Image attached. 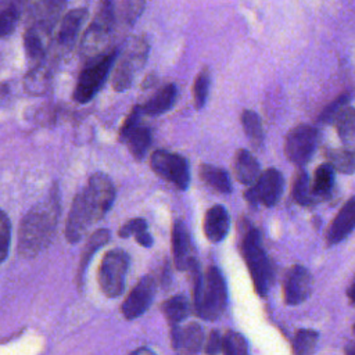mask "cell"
<instances>
[{"mask_svg": "<svg viewBox=\"0 0 355 355\" xmlns=\"http://www.w3.org/2000/svg\"><path fill=\"white\" fill-rule=\"evenodd\" d=\"M355 229V197H351L334 216L326 232L327 244L333 245L344 240Z\"/></svg>", "mask_w": 355, "mask_h": 355, "instance_id": "obj_16", "label": "cell"}, {"mask_svg": "<svg viewBox=\"0 0 355 355\" xmlns=\"http://www.w3.org/2000/svg\"><path fill=\"white\" fill-rule=\"evenodd\" d=\"M93 222H97V218L82 189L76 194L67 219V225H65L67 240L69 243H78Z\"/></svg>", "mask_w": 355, "mask_h": 355, "instance_id": "obj_11", "label": "cell"}, {"mask_svg": "<svg viewBox=\"0 0 355 355\" xmlns=\"http://www.w3.org/2000/svg\"><path fill=\"white\" fill-rule=\"evenodd\" d=\"M60 215L57 189L24 216L18 230V251L25 258L42 252L51 241Z\"/></svg>", "mask_w": 355, "mask_h": 355, "instance_id": "obj_1", "label": "cell"}, {"mask_svg": "<svg viewBox=\"0 0 355 355\" xmlns=\"http://www.w3.org/2000/svg\"><path fill=\"white\" fill-rule=\"evenodd\" d=\"M155 293V282L151 276H144L129 293L122 304V313L126 319L141 316L150 306Z\"/></svg>", "mask_w": 355, "mask_h": 355, "instance_id": "obj_14", "label": "cell"}, {"mask_svg": "<svg viewBox=\"0 0 355 355\" xmlns=\"http://www.w3.org/2000/svg\"><path fill=\"white\" fill-rule=\"evenodd\" d=\"M18 15L19 12L17 7L12 4L0 10V37L7 36L14 31L18 21Z\"/></svg>", "mask_w": 355, "mask_h": 355, "instance_id": "obj_37", "label": "cell"}, {"mask_svg": "<svg viewBox=\"0 0 355 355\" xmlns=\"http://www.w3.org/2000/svg\"><path fill=\"white\" fill-rule=\"evenodd\" d=\"M312 293V276L302 265H293L283 279V298L287 305H300Z\"/></svg>", "mask_w": 355, "mask_h": 355, "instance_id": "obj_13", "label": "cell"}, {"mask_svg": "<svg viewBox=\"0 0 355 355\" xmlns=\"http://www.w3.org/2000/svg\"><path fill=\"white\" fill-rule=\"evenodd\" d=\"M47 39L49 36L40 33L39 31L33 28H28L25 35H24V46H25V53L29 64L32 68L40 65V62L44 58L46 54V47H47Z\"/></svg>", "mask_w": 355, "mask_h": 355, "instance_id": "obj_21", "label": "cell"}, {"mask_svg": "<svg viewBox=\"0 0 355 355\" xmlns=\"http://www.w3.org/2000/svg\"><path fill=\"white\" fill-rule=\"evenodd\" d=\"M229 227L230 219L225 207L214 205L207 211L204 216V233L211 243L222 241L227 236Z\"/></svg>", "mask_w": 355, "mask_h": 355, "instance_id": "obj_17", "label": "cell"}, {"mask_svg": "<svg viewBox=\"0 0 355 355\" xmlns=\"http://www.w3.org/2000/svg\"><path fill=\"white\" fill-rule=\"evenodd\" d=\"M293 198L300 205H311L315 202V197L311 191V180L304 169H298L293 180Z\"/></svg>", "mask_w": 355, "mask_h": 355, "instance_id": "obj_30", "label": "cell"}, {"mask_svg": "<svg viewBox=\"0 0 355 355\" xmlns=\"http://www.w3.org/2000/svg\"><path fill=\"white\" fill-rule=\"evenodd\" d=\"M223 337L218 330H212L205 341V352L207 355H218L222 351Z\"/></svg>", "mask_w": 355, "mask_h": 355, "instance_id": "obj_41", "label": "cell"}, {"mask_svg": "<svg viewBox=\"0 0 355 355\" xmlns=\"http://www.w3.org/2000/svg\"><path fill=\"white\" fill-rule=\"evenodd\" d=\"M200 178L212 189H215L219 193H230L232 191V183L227 172L219 166L202 164L200 166Z\"/></svg>", "mask_w": 355, "mask_h": 355, "instance_id": "obj_24", "label": "cell"}, {"mask_svg": "<svg viewBox=\"0 0 355 355\" xmlns=\"http://www.w3.org/2000/svg\"><path fill=\"white\" fill-rule=\"evenodd\" d=\"M128 144V148L130 151V154L136 158V159H141L151 143V133L146 126L139 125L136 129H133L126 139L123 140Z\"/></svg>", "mask_w": 355, "mask_h": 355, "instance_id": "obj_27", "label": "cell"}, {"mask_svg": "<svg viewBox=\"0 0 355 355\" xmlns=\"http://www.w3.org/2000/svg\"><path fill=\"white\" fill-rule=\"evenodd\" d=\"M128 268L129 255L123 250L114 248L104 255L98 266V284L107 297L114 298L122 294Z\"/></svg>", "mask_w": 355, "mask_h": 355, "instance_id": "obj_6", "label": "cell"}, {"mask_svg": "<svg viewBox=\"0 0 355 355\" xmlns=\"http://www.w3.org/2000/svg\"><path fill=\"white\" fill-rule=\"evenodd\" d=\"M97 220L101 219L111 208L115 200V187L111 179L104 173H94L89 178L87 186L83 189Z\"/></svg>", "mask_w": 355, "mask_h": 355, "instance_id": "obj_12", "label": "cell"}, {"mask_svg": "<svg viewBox=\"0 0 355 355\" xmlns=\"http://www.w3.org/2000/svg\"><path fill=\"white\" fill-rule=\"evenodd\" d=\"M148 54V44L143 37H132L126 42L112 72V87L116 92L126 90L135 73L144 65Z\"/></svg>", "mask_w": 355, "mask_h": 355, "instance_id": "obj_5", "label": "cell"}, {"mask_svg": "<svg viewBox=\"0 0 355 355\" xmlns=\"http://www.w3.org/2000/svg\"><path fill=\"white\" fill-rule=\"evenodd\" d=\"M345 355H355V341L349 343V344L345 347Z\"/></svg>", "mask_w": 355, "mask_h": 355, "instance_id": "obj_45", "label": "cell"}, {"mask_svg": "<svg viewBox=\"0 0 355 355\" xmlns=\"http://www.w3.org/2000/svg\"><path fill=\"white\" fill-rule=\"evenodd\" d=\"M241 125L250 143L259 148L263 144V129L259 115L255 111L244 110L241 114Z\"/></svg>", "mask_w": 355, "mask_h": 355, "instance_id": "obj_28", "label": "cell"}, {"mask_svg": "<svg viewBox=\"0 0 355 355\" xmlns=\"http://www.w3.org/2000/svg\"><path fill=\"white\" fill-rule=\"evenodd\" d=\"M115 21V6L110 1L103 3L82 37L80 51L86 58L92 61L107 53L105 49L111 40Z\"/></svg>", "mask_w": 355, "mask_h": 355, "instance_id": "obj_4", "label": "cell"}, {"mask_svg": "<svg viewBox=\"0 0 355 355\" xmlns=\"http://www.w3.org/2000/svg\"><path fill=\"white\" fill-rule=\"evenodd\" d=\"M347 295H348V298H349L352 302H355V277H354L352 283L349 284V287H348V290H347Z\"/></svg>", "mask_w": 355, "mask_h": 355, "instance_id": "obj_44", "label": "cell"}, {"mask_svg": "<svg viewBox=\"0 0 355 355\" xmlns=\"http://www.w3.org/2000/svg\"><path fill=\"white\" fill-rule=\"evenodd\" d=\"M189 301L184 295H175L162 304V312L172 326L182 322L189 313Z\"/></svg>", "mask_w": 355, "mask_h": 355, "instance_id": "obj_31", "label": "cell"}, {"mask_svg": "<svg viewBox=\"0 0 355 355\" xmlns=\"http://www.w3.org/2000/svg\"><path fill=\"white\" fill-rule=\"evenodd\" d=\"M147 230V223L141 218H135L128 220L121 229H119V237H129V236H137L141 232Z\"/></svg>", "mask_w": 355, "mask_h": 355, "instance_id": "obj_40", "label": "cell"}, {"mask_svg": "<svg viewBox=\"0 0 355 355\" xmlns=\"http://www.w3.org/2000/svg\"><path fill=\"white\" fill-rule=\"evenodd\" d=\"M135 240H136L140 245H143V247H151V245H153V237H151V234H150L147 230L139 233L137 236H135Z\"/></svg>", "mask_w": 355, "mask_h": 355, "instance_id": "obj_42", "label": "cell"}, {"mask_svg": "<svg viewBox=\"0 0 355 355\" xmlns=\"http://www.w3.org/2000/svg\"><path fill=\"white\" fill-rule=\"evenodd\" d=\"M176 86L173 83L162 86L151 98H148L141 107V112L147 115H159L168 111L176 100Z\"/></svg>", "mask_w": 355, "mask_h": 355, "instance_id": "obj_20", "label": "cell"}, {"mask_svg": "<svg viewBox=\"0 0 355 355\" xmlns=\"http://www.w3.org/2000/svg\"><path fill=\"white\" fill-rule=\"evenodd\" d=\"M352 331H354V334H355V324H354V327H352Z\"/></svg>", "mask_w": 355, "mask_h": 355, "instance_id": "obj_46", "label": "cell"}, {"mask_svg": "<svg viewBox=\"0 0 355 355\" xmlns=\"http://www.w3.org/2000/svg\"><path fill=\"white\" fill-rule=\"evenodd\" d=\"M108 240H110V230L108 229H98L89 237V240L86 241V245L82 251V257H80V262H79V270H78L79 282H82V276H83V273L87 268L89 261L94 255V252H97L98 248L103 247Z\"/></svg>", "mask_w": 355, "mask_h": 355, "instance_id": "obj_25", "label": "cell"}, {"mask_svg": "<svg viewBox=\"0 0 355 355\" xmlns=\"http://www.w3.org/2000/svg\"><path fill=\"white\" fill-rule=\"evenodd\" d=\"M334 184V169L329 162L319 165L311 180V191L315 198H323L330 194Z\"/></svg>", "mask_w": 355, "mask_h": 355, "instance_id": "obj_23", "label": "cell"}, {"mask_svg": "<svg viewBox=\"0 0 355 355\" xmlns=\"http://www.w3.org/2000/svg\"><path fill=\"white\" fill-rule=\"evenodd\" d=\"M150 162L158 176L173 183L180 190L187 189L190 183V169L184 157L165 150H155L151 154Z\"/></svg>", "mask_w": 355, "mask_h": 355, "instance_id": "obj_9", "label": "cell"}, {"mask_svg": "<svg viewBox=\"0 0 355 355\" xmlns=\"http://www.w3.org/2000/svg\"><path fill=\"white\" fill-rule=\"evenodd\" d=\"M209 83H211L209 69L202 68L193 85V97H194V105L197 110L202 108L207 101V97L209 93Z\"/></svg>", "mask_w": 355, "mask_h": 355, "instance_id": "obj_34", "label": "cell"}, {"mask_svg": "<svg viewBox=\"0 0 355 355\" xmlns=\"http://www.w3.org/2000/svg\"><path fill=\"white\" fill-rule=\"evenodd\" d=\"M351 98L349 93H343L338 97H336L329 105H326L323 108V111L320 112L318 121L322 123H331L336 122V119L338 118V115L348 107V101Z\"/></svg>", "mask_w": 355, "mask_h": 355, "instance_id": "obj_35", "label": "cell"}, {"mask_svg": "<svg viewBox=\"0 0 355 355\" xmlns=\"http://www.w3.org/2000/svg\"><path fill=\"white\" fill-rule=\"evenodd\" d=\"M115 60V51L110 50L90 61V64L82 71L73 92V98L78 103H87L89 100H92V97L100 90V87L105 82Z\"/></svg>", "mask_w": 355, "mask_h": 355, "instance_id": "obj_7", "label": "cell"}, {"mask_svg": "<svg viewBox=\"0 0 355 355\" xmlns=\"http://www.w3.org/2000/svg\"><path fill=\"white\" fill-rule=\"evenodd\" d=\"M11 243V223L4 211L0 209V263L7 258Z\"/></svg>", "mask_w": 355, "mask_h": 355, "instance_id": "obj_38", "label": "cell"}, {"mask_svg": "<svg viewBox=\"0 0 355 355\" xmlns=\"http://www.w3.org/2000/svg\"><path fill=\"white\" fill-rule=\"evenodd\" d=\"M318 146V130L311 125L293 128L284 140V154L290 162L304 166L313 155Z\"/></svg>", "mask_w": 355, "mask_h": 355, "instance_id": "obj_8", "label": "cell"}, {"mask_svg": "<svg viewBox=\"0 0 355 355\" xmlns=\"http://www.w3.org/2000/svg\"><path fill=\"white\" fill-rule=\"evenodd\" d=\"M172 250L173 262L179 270H189L190 265L196 261L193 257L190 233L184 222L176 220L172 227Z\"/></svg>", "mask_w": 355, "mask_h": 355, "instance_id": "obj_15", "label": "cell"}, {"mask_svg": "<svg viewBox=\"0 0 355 355\" xmlns=\"http://www.w3.org/2000/svg\"><path fill=\"white\" fill-rule=\"evenodd\" d=\"M86 17H87L86 8H75L72 11H68L64 15V18L61 19L58 35H57V42L61 49L69 50L73 46Z\"/></svg>", "mask_w": 355, "mask_h": 355, "instance_id": "obj_18", "label": "cell"}, {"mask_svg": "<svg viewBox=\"0 0 355 355\" xmlns=\"http://www.w3.org/2000/svg\"><path fill=\"white\" fill-rule=\"evenodd\" d=\"M197 315L205 320L218 319L226 309L227 288L222 272L209 266L202 277L200 291L193 297Z\"/></svg>", "mask_w": 355, "mask_h": 355, "instance_id": "obj_2", "label": "cell"}, {"mask_svg": "<svg viewBox=\"0 0 355 355\" xmlns=\"http://www.w3.org/2000/svg\"><path fill=\"white\" fill-rule=\"evenodd\" d=\"M243 258L251 275L255 291L265 297L273 282V270L269 258L262 247L261 234L257 229H250L241 243Z\"/></svg>", "mask_w": 355, "mask_h": 355, "instance_id": "obj_3", "label": "cell"}, {"mask_svg": "<svg viewBox=\"0 0 355 355\" xmlns=\"http://www.w3.org/2000/svg\"><path fill=\"white\" fill-rule=\"evenodd\" d=\"M326 158L331 168L344 175L355 172V151L348 148H330L326 151Z\"/></svg>", "mask_w": 355, "mask_h": 355, "instance_id": "obj_26", "label": "cell"}, {"mask_svg": "<svg viewBox=\"0 0 355 355\" xmlns=\"http://www.w3.org/2000/svg\"><path fill=\"white\" fill-rule=\"evenodd\" d=\"M129 355H155V352L143 347V348H137V349L132 351Z\"/></svg>", "mask_w": 355, "mask_h": 355, "instance_id": "obj_43", "label": "cell"}, {"mask_svg": "<svg viewBox=\"0 0 355 355\" xmlns=\"http://www.w3.org/2000/svg\"><path fill=\"white\" fill-rule=\"evenodd\" d=\"M334 123L344 148L355 151V108L347 107Z\"/></svg>", "mask_w": 355, "mask_h": 355, "instance_id": "obj_22", "label": "cell"}, {"mask_svg": "<svg viewBox=\"0 0 355 355\" xmlns=\"http://www.w3.org/2000/svg\"><path fill=\"white\" fill-rule=\"evenodd\" d=\"M284 190V178L275 169L269 168L261 173L258 180L250 186L245 191V198L250 204L258 205L263 204L265 207H273L280 200Z\"/></svg>", "mask_w": 355, "mask_h": 355, "instance_id": "obj_10", "label": "cell"}, {"mask_svg": "<svg viewBox=\"0 0 355 355\" xmlns=\"http://www.w3.org/2000/svg\"><path fill=\"white\" fill-rule=\"evenodd\" d=\"M140 114H141V107H140V105H135L133 110L130 111V114L128 115V118L125 119L123 125L121 126V130H119V137H121V140H125L126 136H128L133 129H136V128L140 125V123H139Z\"/></svg>", "mask_w": 355, "mask_h": 355, "instance_id": "obj_39", "label": "cell"}, {"mask_svg": "<svg viewBox=\"0 0 355 355\" xmlns=\"http://www.w3.org/2000/svg\"><path fill=\"white\" fill-rule=\"evenodd\" d=\"M204 343V331L200 324L190 323L184 329H182V348H184L190 354H196L200 351Z\"/></svg>", "mask_w": 355, "mask_h": 355, "instance_id": "obj_33", "label": "cell"}, {"mask_svg": "<svg viewBox=\"0 0 355 355\" xmlns=\"http://www.w3.org/2000/svg\"><path fill=\"white\" fill-rule=\"evenodd\" d=\"M319 340V333L312 329H300L293 337L294 355H312Z\"/></svg>", "mask_w": 355, "mask_h": 355, "instance_id": "obj_32", "label": "cell"}, {"mask_svg": "<svg viewBox=\"0 0 355 355\" xmlns=\"http://www.w3.org/2000/svg\"><path fill=\"white\" fill-rule=\"evenodd\" d=\"M223 355H247V343L244 337L236 331H227L222 343Z\"/></svg>", "mask_w": 355, "mask_h": 355, "instance_id": "obj_36", "label": "cell"}, {"mask_svg": "<svg viewBox=\"0 0 355 355\" xmlns=\"http://www.w3.org/2000/svg\"><path fill=\"white\" fill-rule=\"evenodd\" d=\"M25 90L31 94L39 96L47 92L50 86V72L43 65H37L29 71L24 80Z\"/></svg>", "mask_w": 355, "mask_h": 355, "instance_id": "obj_29", "label": "cell"}, {"mask_svg": "<svg viewBox=\"0 0 355 355\" xmlns=\"http://www.w3.org/2000/svg\"><path fill=\"white\" fill-rule=\"evenodd\" d=\"M233 171H234L236 179L240 183L248 184V186H252L261 176L258 161L245 148H240L236 151V155L233 159Z\"/></svg>", "mask_w": 355, "mask_h": 355, "instance_id": "obj_19", "label": "cell"}]
</instances>
